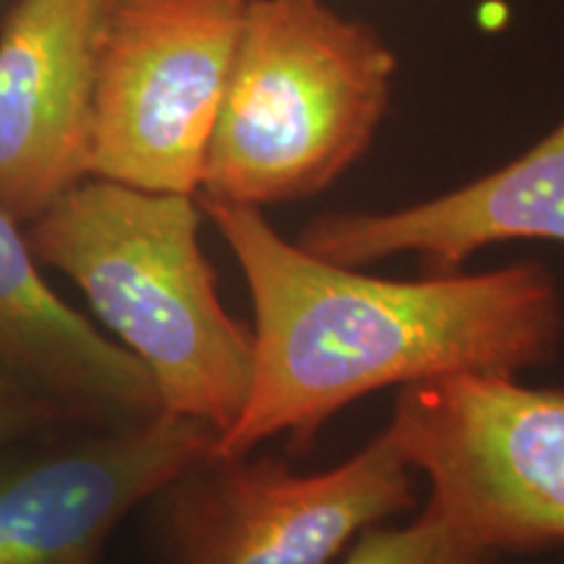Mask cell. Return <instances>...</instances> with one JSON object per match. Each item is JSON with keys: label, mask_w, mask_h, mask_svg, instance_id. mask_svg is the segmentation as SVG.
Returning <instances> with one entry per match:
<instances>
[{"label": "cell", "mask_w": 564, "mask_h": 564, "mask_svg": "<svg viewBox=\"0 0 564 564\" xmlns=\"http://www.w3.org/2000/svg\"><path fill=\"white\" fill-rule=\"evenodd\" d=\"M246 0H110L89 178L196 196Z\"/></svg>", "instance_id": "8992f818"}, {"label": "cell", "mask_w": 564, "mask_h": 564, "mask_svg": "<svg viewBox=\"0 0 564 564\" xmlns=\"http://www.w3.org/2000/svg\"><path fill=\"white\" fill-rule=\"evenodd\" d=\"M502 554L478 544L426 502L411 523L373 525L335 564H499Z\"/></svg>", "instance_id": "8fae6325"}, {"label": "cell", "mask_w": 564, "mask_h": 564, "mask_svg": "<svg viewBox=\"0 0 564 564\" xmlns=\"http://www.w3.org/2000/svg\"><path fill=\"white\" fill-rule=\"evenodd\" d=\"M217 434L160 413L87 426L0 468V564H102L112 533Z\"/></svg>", "instance_id": "52a82bcc"}, {"label": "cell", "mask_w": 564, "mask_h": 564, "mask_svg": "<svg viewBox=\"0 0 564 564\" xmlns=\"http://www.w3.org/2000/svg\"><path fill=\"white\" fill-rule=\"evenodd\" d=\"M202 217L196 196L87 178L24 232L37 262L66 274L144 364L162 408L220 436L249 400L253 340L225 312Z\"/></svg>", "instance_id": "7a4b0ae2"}, {"label": "cell", "mask_w": 564, "mask_h": 564, "mask_svg": "<svg viewBox=\"0 0 564 564\" xmlns=\"http://www.w3.org/2000/svg\"><path fill=\"white\" fill-rule=\"evenodd\" d=\"M394 70L329 0H246L196 196L262 209L322 194L371 147Z\"/></svg>", "instance_id": "3957f363"}, {"label": "cell", "mask_w": 564, "mask_h": 564, "mask_svg": "<svg viewBox=\"0 0 564 564\" xmlns=\"http://www.w3.org/2000/svg\"><path fill=\"white\" fill-rule=\"evenodd\" d=\"M426 502L497 554L564 544V390L457 373L400 387L384 429Z\"/></svg>", "instance_id": "5b68a950"}, {"label": "cell", "mask_w": 564, "mask_h": 564, "mask_svg": "<svg viewBox=\"0 0 564 564\" xmlns=\"http://www.w3.org/2000/svg\"><path fill=\"white\" fill-rule=\"evenodd\" d=\"M66 421L61 408L0 373V449Z\"/></svg>", "instance_id": "7c38bea8"}, {"label": "cell", "mask_w": 564, "mask_h": 564, "mask_svg": "<svg viewBox=\"0 0 564 564\" xmlns=\"http://www.w3.org/2000/svg\"><path fill=\"white\" fill-rule=\"evenodd\" d=\"M110 0H19L0 30V209L21 225L89 178Z\"/></svg>", "instance_id": "ba28073f"}, {"label": "cell", "mask_w": 564, "mask_h": 564, "mask_svg": "<svg viewBox=\"0 0 564 564\" xmlns=\"http://www.w3.org/2000/svg\"><path fill=\"white\" fill-rule=\"evenodd\" d=\"M40 267L21 223L0 209V373L84 426L167 413L144 364L70 308Z\"/></svg>", "instance_id": "30bf717a"}, {"label": "cell", "mask_w": 564, "mask_h": 564, "mask_svg": "<svg viewBox=\"0 0 564 564\" xmlns=\"http://www.w3.org/2000/svg\"><path fill=\"white\" fill-rule=\"evenodd\" d=\"M505 241L564 243V118L520 158L455 192L384 212H327L295 243L343 267L411 253L423 274H447Z\"/></svg>", "instance_id": "9c48e42d"}, {"label": "cell", "mask_w": 564, "mask_h": 564, "mask_svg": "<svg viewBox=\"0 0 564 564\" xmlns=\"http://www.w3.org/2000/svg\"><path fill=\"white\" fill-rule=\"evenodd\" d=\"M196 199L253 308L249 400L215 453H251L280 434L306 453L333 415L377 390L457 373L520 377L560 356L564 303L544 264L377 278L288 241L259 207Z\"/></svg>", "instance_id": "6da1fadb"}, {"label": "cell", "mask_w": 564, "mask_h": 564, "mask_svg": "<svg viewBox=\"0 0 564 564\" xmlns=\"http://www.w3.org/2000/svg\"><path fill=\"white\" fill-rule=\"evenodd\" d=\"M413 505L415 470L382 432L322 474L209 447L144 507L158 564H335Z\"/></svg>", "instance_id": "277c9868"}]
</instances>
